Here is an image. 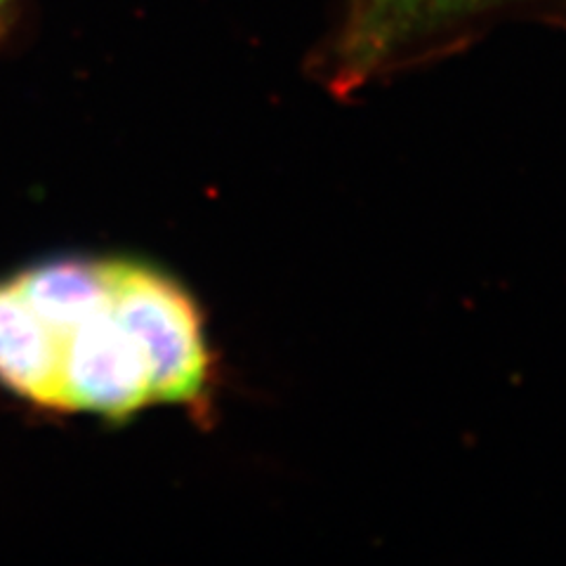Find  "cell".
<instances>
[{
  "instance_id": "6da1fadb",
  "label": "cell",
  "mask_w": 566,
  "mask_h": 566,
  "mask_svg": "<svg viewBox=\"0 0 566 566\" xmlns=\"http://www.w3.org/2000/svg\"><path fill=\"white\" fill-rule=\"evenodd\" d=\"M222 361L199 297L135 255H62L0 276V387L48 413L130 422L180 409L208 430Z\"/></svg>"
},
{
  "instance_id": "3957f363",
  "label": "cell",
  "mask_w": 566,
  "mask_h": 566,
  "mask_svg": "<svg viewBox=\"0 0 566 566\" xmlns=\"http://www.w3.org/2000/svg\"><path fill=\"white\" fill-rule=\"evenodd\" d=\"M0 3H3V0H0Z\"/></svg>"
},
{
  "instance_id": "7a4b0ae2",
  "label": "cell",
  "mask_w": 566,
  "mask_h": 566,
  "mask_svg": "<svg viewBox=\"0 0 566 566\" xmlns=\"http://www.w3.org/2000/svg\"><path fill=\"white\" fill-rule=\"evenodd\" d=\"M515 0H349L322 76L335 95H352L409 60L432 35Z\"/></svg>"
}]
</instances>
